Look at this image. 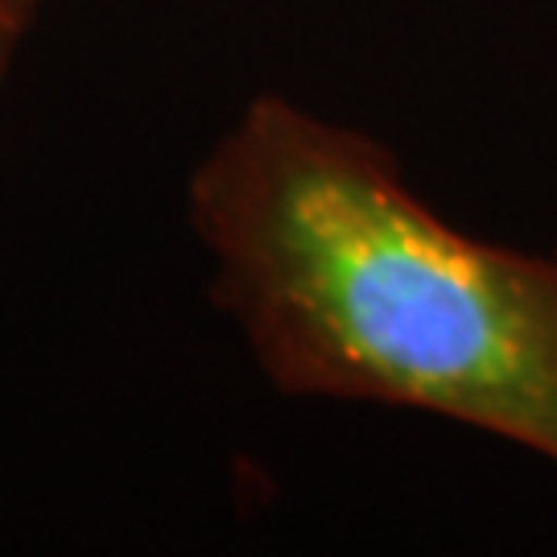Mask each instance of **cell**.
<instances>
[{
  "mask_svg": "<svg viewBox=\"0 0 557 557\" xmlns=\"http://www.w3.org/2000/svg\"><path fill=\"white\" fill-rule=\"evenodd\" d=\"M186 211L273 388L458 421L557 467V252L455 227L380 140L277 91L202 153Z\"/></svg>",
  "mask_w": 557,
  "mask_h": 557,
  "instance_id": "cell-1",
  "label": "cell"
},
{
  "mask_svg": "<svg viewBox=\"0 0 557 557\" xmlns=\"http://www.w3.org/2000/svg\"><path fill=\"white\" fill-rule=\"evenodd\" d=\"M34 4L38 0H0V75L9 71V62L17 54L25 25L34 17Z\"/></svg>",
  "mask_w": 557,
  "mask_h": 557,
  "instance_id": "cell-2",
  "label": "cell"
}]
</instances>
